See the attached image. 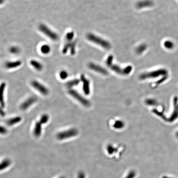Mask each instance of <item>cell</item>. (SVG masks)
Segmentation results:
<instances>
[{
  "instance_id": "cell-27",
  "label": "cell",
  "mask_w": 178,
  "mask_h": 178,
  "mask_svg": "<svg viewBox=\"0 0 178 178\" xmlns=\"http://www.w3.org/2000/svg\"><path fill=\"white\" fill-rule=\"evenodd\" d=\"M164 46L167 49H171L173 47L174 44L170 41H166L164 42Z\"/></svg>"
},
{
  "instance_id": "cell-13",
  "label": "cell",
  "mask_w": 178,
  "mask_h": 178,
  "mask_svg": "<svg viewBox=\"0 0 178 178\" xmlns=\"http://www.w3.org/2000/svg\"><path fill=\"white\" fill-rule=\"evenodd\" d=\"M6 84L5 83H2L0 88V91H1V108H4L5 106V101L4 99V93L5 91V88Z\"/></svg>"
},
{
  "instance_id": "cell-4",
  "label": "cell",
  "mask_w": 178,
  "mask_h": 178,
  "mask_svg": "<svg viewBox=\"0 0 178 178\" xmlns=\"http://www.w3.org/2000/svg\"><path fill=\"white\" fill-rule=\"evenodd\" d=\"M68 93L71 95L72 97L77 100L80 103H81L84 106L86 107H89L90 105V103L86 99L82 96L77 91L73 90L72 89H70L68 91Z\"/></svg>"
},
{
  "instance_id": "cell-26",
  "label": "cell",
  "mask_w": 178,
  "mask_h": 178,
  "mask_svg": "<svg viewBox=\"0 0 178 178\" xmlns=\"http://www.w3.org/2000/svg\"><path fill=\"white\" fill-rule=\"evenodd\" d=\"M74 36V33L73 32H69L66 35V39L68 41H71V40L73 39Z\"/></svg>"
},
{
  "instance_id": "cell-32",
  "label": "cell",
  "mask_w": 178,
  "mask_h": 178,
  "mask_svg": "<svg viewBox=\"0 0 178 178\" xmlns=\"http://www.w3.org/2000/svg\"><path fill=\"white\" fill-rule=\"evenodd\" d=\"M1 116H5V111H3V108H1Z\"/></svg>"
},
{
  "instance_id": "cell-22",
  "label": "cell",
  "mask_w": 178,
  "mask_h": 178,
  "mask_svg": "<svg viewBox=\"0 0 178 178\" xmlns=\"http://www.w3.org/2000/svg\"><path fill=\"white\" fill-rule=\"evenodd\" d=\"M49 119V117L47 114H44L40 118V122L42 124H45L47 123Z\"/></svg>"
},
{
  "instance_id": "cell-1",
  "label": "cell",
  "mask_w": 178,
  "mask_h": 178,
  "mask_svg": "<svg viewBox=\"0 0 178 178\" xmlns=\"http://www.w3.org/2000/svg\"><path fill=\"white\" fill-rule=\"evenodd\" d=\"M113 56L112 55H110L107 59L106 64L108 66L115 72L122 75H127L129 74L132 71V67L131 66H128L124 69H121L119 66L113 64Z\"/></svg>"
},
{
  "instance_id": "cell-12",
  "label": "cell",
  "mask_w": 178,
  "mask_h": 178,
  "mask_svg": "<svg viewBox=\"0 0 178 178\" xmlns=\"http://www.w3.org/2000/svg\"><path fill=\"white\" fill-rule=\"evenodd\" d=\"M22 64L21 61H16L14 62H6L5 66L6 68L8 69H14L19 67V66Z\"/></svg>"
},
{
  "instance_id": "cell-35",
  "label": "cell",
  "mask_w": 178,
  "mask_h": 178,
  "mask_svg": "<svg viewBox=\"0 0 178 178\" xmlns=\"http://www.w3.org/2000/svg\"><path fill=\"white\" fill-rule=\"evenodd\" d=\"M64 178V177H61V178Z\"/></svg>"
},
{
  "instance_id": "cell-7",
  "label": "cell",
  "mask_w": 178,
  "mask_h": 178,
  "mask_svg": "<svg viewBox=\"0 0 178 178\" xmlns=\"http://www.w3.org/2000/svg\"><path fill=\"white\" fill-rule=\"evenodd\" d=\"M31 85L34 88L42 95H47L49 93V91L48 89L38 81L35 80L31 82Z\"/></svg>"
},
{
  "instance_id": "cell-24",
  "label": "cell",
  "mask_w": 178,
  "mask_h": 178,
  "mask_svg": "<svg viewBox=\"0 0 178 178\" xmlns=\"http://www.w3.org/2000/svg\"><path fill=\"white\" fill-rule=\"evenodd\" d=\"M59 77L62 80H65L68 77V73L67 71L64 70L61 71L59 73Z\"/></svg>"
},
{
  "instance_id": "cell-18",
  "label": "cell",
  "mask_w": 178,
  "mask_h": 178,
  "mask_svg": "<svg viewBox=\"0 0 178 178\" xmlns=\"http://www.w3.org/2000/svg\"><path fill=\"white\" fill-rule=\"evenodd\" d=\"M51 48L49 45H44L40 48V50L44 54H47L50 52Z\"/></svg>"
},
{
  "instance_id": "cell-15",
  "label": "cell",
  "mask_w": 178,
  "mask_h": 178,
  "mask_svg": "<svg viewBox=\"0 0 178 178\" xmlns=\"http://www.w3.org/2000/svg\"><path fill=\"white\" fill-rule=\"evenodd\" d=\"M22 118L20 116H16L15 117L13 118H10L8 120H7L6 122V124L9 126H13V125H15L21 122L22 120Z\"/></svg>"
},
{
  "instance_id": "cell-34",
  "label": "cell",
  "mask_w": 178,
  "mask_h": 178,
  "mask_svg": "<svg viewBox=\"0 0 178 178\" xmlns=\"http://www.w3.org/2000/svg\"><path fill=\"white\" fill-rule=\"evenodd\" d=\"M177 136L178 137V132L177 133Z\"/></svg>"
},
{
  "instance_id": "cell-30",
  "label": "cell",
  "mask_w": 178,
  "mask_h": 178,
  "mask_svg": "<svg viewBox=\"0 0 178 178\" xmlns=\"http://www.w3.org/2000/svg\"><path fill=\"white\" fill-rule=\"evenodd\" d=\"M155 101L154 100H148L146 101L147 103L148 104H151V105H153V104H155Z\"/></svg>"
},
{
  "instance_id": "cell-33",
  "label": "cell",
  "mask_w": 178,
  "mask_h": 178,
  "mask_svg": "<svg viewBox=\"0 0 178 178\" xmlns=\"http://www.w3.org/2000/svg\"><path fill=\"white\" fill-rule=\"evenodd\" d=\"M3 2V0H0V2H1V3H2Z\"/></svg>"
},
{
  "instance_id": "cell-23",
  "label": "cell",
  "mask_w": 178,
  "mask_h": 178,
  "mask_svg": "<svg viewBox=\"0 0 178 178\" xmlns=\"http://www.w3.org/2000/svg\"><path fill=\"white\" fill-rule=\"evenodd\" d=\"M76 44H77V41L75 40L72 41L71 44V46H70V52H71V54L72 55H74L76 53Z\"/></svg>"
},
{
  "instance_id": "cell-29",
  "label": "cell",
  "mask_w": 178,
  "mask_h": 178,
  "mask_svg": "<svg viewBox=\"0 0 178 178\" xmlns=\"http://www.w3.org/2000/svg\"><path fill=\"white\" fill-rule=\"evenodd\" d=\"M0 132H1V134H5L7 133V130H6V128H5V127L1 126V131H0Z\"/></svg>"
},
{
  "instance_id": "cell-21",
  "label": "cell",
  "mask_w": 178,
  "mask_h": 178,
  "mask_svg": "<svg viewBox=\"0 0 178 178\" xmlns=\"http://www.w3.org/2000/svg\"><path fill=\"white\" fill-rule=\"evenodd\" d=\"M71 42H72V41H67V42H66L65 44L64 45V46L63 47L62 51V53H63L64 54H66L67 51H68V50H69V48H70V46H71Z\"/></svg>"
},
{
  "instance_id": "cell-20",
  "label": "cell",
  "mask_w": 178,
  "mask_h": 178,
  "mask_svg": "<svg viewBox=\"0 0 178 178\" xmlns=\"http://www.w3.org/2000/svg\"><path fill=\"white\" fill-rule=\"evenodd\" d=\"M147 48V45L146 44H142L137 47L136 52L138 54H141L144 51L146 50Z\"/></svg>"
},
{
  "instance_id": "cell-2",
  "label": "cell",
  "mask_w": 178,
  "mask_h": 178,
  "mask_svg": "<svg viewBox=\"0 0 178 178\" xmlns=\"http://www.w3.org/2000/svg\"><path fill=\"white\" fill-rule=\"evenodd\" d=\"M87 38L89 40L98 45H100L104 49L108 50L111 48V45L110 42L93 34L91 33L88 34Z\"/></svg>"
},
{
  "instance_id": "cell-10",
  "label": "cell",
  "mask_w": 178,
  "mask_h": 178,
  "mask_svg": "<svg viewBox=\"0 0 178 178\" xmlns=\"http://www.w3.org/2000/svg\"><path fill=\"white\" fill-rule=\"evenodd\" d=\"M89 67L91 70L100 73L101 74L103 75H106L108 73L107 70H106L105 69L101 67V66H99L97 64H95L94 63H90L88 65Z\"/></svg>"
},
{
  "instance_id": "cell-19",
  "label": "cell",
  "mask_w": 178,
  "mask_h": 178,
  "mask_svg": "<svg viewBox=\"0 0 178 178\" xmlns=\"http://www.w3.org/2000/svg\"><path fill=\"white\" fill-rule=\"evenodd\" d=\"M11 162L8 159H5L1 162V169L3 170L9 166L11 164Z\"/></svg>"
},
{
  "instance_id": "cell-16",
  "label": "cell",
  "mask_w": 178,
  "mask_h": 178,
  "mask_svg": "<svg viewBox=\"0 0 178 178\" xmlns=\"http://www.w3.org/2000/svg\"><path fill=\"white\" fill-rule=\"evenodd\" d=\"M30 64L33 67L38 71H41L43 69V66L42 64L36 60H32L30 61Z\"/></svg>"
},
{
  "instance_id": "cell-28",
  "label": "cell",
  "mask_w": 178,
  "mask_h": 178,
  "mask_svg": "<svg viewBox=\"0 0 178 178\" xmlns=\"http://www.w3.org/2000/svg\"><path fill=\"white\" fill-rule=\"evenodd\" d=\"M124 123L120 121H116L114 125V127L115 128H121L124 126Z\"/></svg>"
},
{
  "instance_id": "cell-17",
  "label": "cell",
  "mask_w": 178,
  "mask_h": 178,
  "mask_svg": "<svg viewBox=\"0 0 178 178\" xmlns=\"http://www.w3.org/2000/svg\"><path fill=\"white\" fill-rule=\"evenodd\" d=\"M81 81L78 79H75L73 80H71L67 82L66 84V86L69 88L71 89L73 87L78 85L80 83Z\"/></svg>"
},
{
  "instance_id": "cell-9",
  "label": "cell",
  "mask_w": 178,
  "mask_h": 178,
  "mask_svg": "<svg viewBox=\"0 0 178 178\" xmlns=\"http://www.w3.org/2000/svg\"><path fill=\"white\" fill-rule=\"evenodd\" d=\"M81 81L83 82V89L85 95H89L90 93V81L85 77L84 75H82L81 77Z\"/></svg>"
},
{
  "instance_id": "cell-8",
  "label": "cell",
  "mask_w": 178,
  "mask_h": 178,
  "mask_svg": "<svg viewBox=\"0 0 178 178\" xmlns=\"http://www.w3.org/2000/svg\"><path fill=\"white\" fill-rule=\"evenodd\" d=\"M37 101V99L35 96H31L27 99L22 103L20 106V108L23 111H25L30 107Z\"/></svg>"
},
{
  "instance_id": "cell-3",
  "label": "cell",
  "mask_w": 178,
  "mask_h": 178,
  "mask_svg": "<svg viewBox=\"0 0 178 178\" xmlns=\"http://www.w3.org/2000/svg\"><path fill=\"white\" fill-rule=\"evenodd\" d=\"M78 133V132L77 129L71 128L58 133L57 135V137L59 140H63L77 136Z\"/></svg>"
},
{
  "instance_id": "cell-11",
  "label": "cell",
  "mask_w": 178,
  "mask_h": 178,
  "mask_svg": "<svg viewBox=\"0 0 178 178\" xmlns=\"http://www.w3.org/2000/svg\"><path fill=\"white\" fill-rule=\"evenodd\" d=\"M154 3L152 1L149 0H146L144 1H140L137 3L136 6L138 9H142V8L150 7L152 6Z\"/></svg>"
},
{
  "instance_id": "cell-14",
  "label": "cell",
  "mask_w": 178,
  "mask_h": 178,
  "mask_svg": "<svg viewBox=\"0 0 178 178\" xmlns=\"http://www.w3.org/2000/svg\"><path fill=\"white\" fill-rule=\"evenodd\" d=\"M42 124L40 121L36 122L34 129V133L36 137H39L40 136L42 133Z\"/></svg>"
},
{
  "instance_id": "cell-25",
  "label": "cell",
  "mask_w": 178,
  "mask_h": 178,
  "mask_svg": "<svg viewBox=\"0 0 178 178\" xmlns=\"http://www.w3.org/2000/svg\"><path fill=\"white\" fill-rule=\"evenodd\" d=\"M10 52L13 54H17L20 52V48L17 47L13 46L10 48Z\"/></svg>"
},
{
  "instance_id": "cell-6",
  "label": "cell",
  "mask_w": 178,
  "mask_h": 178,
  "mask_svg": "<svg viewBox=\"0 0 178 178\" xmlns=\"http://www.w3.org/2000/svg\"><path fill=\"white\" fill-rule=\"evenodd\" d=\"M167 73V71L165 69H161L156 71H153L152 72L148 73H145L142 74L140 76V78L142 80H144L145 79L151 78H155L159 77L160 76L166 75Z\"/></svg>"
},
{
  "instance_id": "cell-31",
  "label": "cell",
  "mask_w": 178,
  "mask_h": 178,
  "mask_svg": "<svg viewBox=\"0 0 178 178\" xmlns=\"http://www.w3.org/2000/svg\"><path fill=\"white\" fill-rule=\"evenodd\" d=\"M78 178H85V175L83 173L81 172L79 174Z\"/></svg>"
},
{
  "instance_id": "cell-5",
  "label": "cell",
  "mask_w": 178,
  "mask_h": 178,
  "mask_svg": "<svg viewBox=\"0 0 178 178\" xmlns=\"http://www.w3.org/2000/svg\"><path fill=\"white\" fill-rule=\"evenodd\" d=\"M39 29L40 32L52 40L55 41V40H57L59 39V36L57 34L53 32L47 26L44 24H41L39 26Z\"/></svg>"
}]
</instances>
